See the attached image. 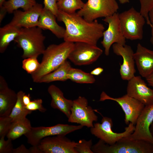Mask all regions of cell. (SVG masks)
I'll return each mask as SVG.
<instances>
[{"label": "cell", "mask_w": 153, "mask_h": 153, "mask_svg": "<svg viewBox=\"0 0 153 153\" xmlns=\"http://www.w3.org/2000/svg\"><path fill=\"white\" fill-rule=\"evenodd\" d=\"M56 18L65 25L64 41L84 42L97 45L98 40L103 37L105 27L97 20L89 22L77 12L68 14L60 10Z\"/></svg>", "instance_id": "6da1fadb"}, {"label": "cell", "mask_w": 153, "mask_h": 153, "mask_svg": "<svg viewBox=\"0 0 153 153\" xmlns=\"http://www.w3.org/2000/svg\"><path fill=\"white\" fill-rule=\"evenodd\" d=\"M74 46V42L64 41L48 46L42 54L38 69L31 75L33 81L38 83L42 77L58 68L68 59Z\"/></svg>", "instance_id": "7a4b0ae2"}, {"label": "cell", "mask_w": 153, "mask_h": 153, "mask_svg": "<svg viewBox=\"0 0 153 153\" xmlns=\"http://www.w3.org/2000/svg\"><path fill=\"white\" fill-rule=\"evenodd\" d=\"M42 29L38 26L21 28L20 34L14 41L23 49V58H37L43 54L46 49L44 43L45 37Z\"/></svg>", "instance_id": "3957f363"}, {"label": "cell", "mask_w": 153, "mask_h": 153, "mask_svg": "<svg viewBox=\"0 0 153 153\" xmlns=\"http://www.w3.org/2000/svg\"><path fill=\"white\" fill-rule=\"evenodd\" d=\"M95 153H153V144L142 140L124 137L112 145L99 141L92 146Z\"/></svg>", "instance_id": "277c9868"}, {"label": "cell", "mask_w": 153, "mask_h": 153, "mask_svg": "<svg viewBox=\"0 0 153 153\" xmlns=\"http://www.w3.org/2000/svg\"><path fill=\"white\" fill-rule=\"evenodd\" d=\"M123 35L126 39L141 40L143 37V27L146 20L140 12L132 7L119 14Z\"/></svg>", "instance_id": "5b68a950"}, {"label": "cell", "mask_w": 153, "mask_h": 153, "mask_svg": "<svg viewBox=\"0 0 153 153\" xmlns=\"http://www.w3.org/2000/svg\"><path fill=\"white\" fill-rule=\"evenodd\" d=\"M118 8L116 0H88L77 13L87 21L92 22L117 12Z\"/></svg>", "instance_id": "8992f818"}, {"label": "cell", "mask_w": 153, "mask_h": 153, "mask_svg": "<svg viewBox=\"0 0 153 153\" xmlns=\"http://www.w3.org/2000/svg\"><path fill=\"white\" fill-rule=\"evenodd\" d=\"M101 123H96L90 128L91 134L106 143L109 145L114 144L122 138L128 137L132 134L135 129V126L130 123L125 128V131L121 133L114 132L112 129L113 124L111 118L103 117Z\"/></svg>", "instance_id": "52a82bcc"}, {"label": "cell", "mask_w": 153, "mask_h": 153, "mask_svg": "<svg viewBox=\"0 0 153 153\" xmlns=\"http://www.w3.org/2000/svg\"><path fill=\"white\" fill-rule=\"evenodd\" d=\"M83 126L58 124L54 126L32 127L30 131L24 135L28 144L32 146L38 145L44 138L56 135H66L76 130L81 129Z\"/></svg>", "instance_id": "ba28073f"}, {"label": "cell", "mask_w": 153, "mask_h": 153, "mask_svg": "<svg viewBox=\"0 0 153 153\" xmlns=\"http://www.w3.org/2000/svg\"><path fill=\"white\" fill-rule=\"evenodd\" d=\"M97 120L94 110L88 105V100L85 97L79 96L73 100L71 115L68 118L69 122L91 128L94 126L93 122Z\"/></svg>", "instance_id": "9c48e42d"}, {"label": "cell", "mask_w": 153, "mask_h": 153, "mask_svg": "<svg viewBox=\"0 0 153 153\" xmlns=\"http://www.w3.org/2000/svg\"><path fill=\"white\" fill-rule=\"evenodd\" d=\"M103 52V50L97 45L77 42L74 43L68 59L76 65H88L96 61Z\"/></svg>", "instance_id": "30bf717a"}, {"label": "cell", "mask_w": 153, "mask_h": 153, "mask_svg": "<svg viewBox=\"0 0 153 153\" xmlns=\"http://www.w3.org/2000/svg\"><path fill=\"white\" fill-rule=\"evenodd\" d=\"M104 22L108 24L107 29L103 33V39L101 42L105 49V54L108 56L111 46L114 43L125 45L126 39L121 27L119 13L116 12L104 18Z\"/></svg>", "instance_id": "8fae6325"}, {"label": "cell", "mask_w": 153, "mask_h": 153, "mask_svg": "<svg viewBox=\"0 0 153 153\" xmlns=\"http://www.w3.org/2000/svg\"><path fill=\"white\" fill-rule=\"evenodd\" d=\"M110 100L116 102L125 113L124 122L126 124L131 123L135 125L137 119L145 106L142 103L126 94L118 98L113 97L105 92L101 93L100 101Z\"/></svg>", "instance_id": "7c38bea8"}, {"label": "cell", "mask_w": 153, "mask_h": 153, "mask_svg": "<svg viewBox=\"0 0 153 153\" xmlns=\"http://www.w3.org/2000/svg\"><path fill=\"white\" fill-rule=\"evenodd\" d=\"M76 144L65 135H56L44 138L37 146L43 153H77Z\"/></svg>", "instance_id": "4fadbf2b"}, {"label": "cell", "mask_w": 153, "mask_h": 153, "mask_svg": "<svg viewBox=\"0 0 153 153\" xmlns=\"http://www.w3.org/2000/svg\"><path fill=\"white\" fill-rule=\"evenodd\" d=\"M153 122V104L145 106L138 118L133 132L128 137L131 139L144 140L153 144L150 128Z\"/></svg>", "instance_id": "5bb4252c"}, {"label": "cell", "mask_w": 153, "mask_h": 153, "mask_svg": "<svg viewBox=\"0 0 153 153\" xmlns=\"http://www.w3.org/2000/svg\"><path fill=\"white\" fill-rule=\"evenodd\" d=\"M127 94L145 106L153 104V90L148 87L140 76H135L128 81Z\"/></svg>", "instance_id": "9a60e30c"}, {"label": "cell", "mask_w": 153, "mask_h": 153, "mask_svg": "<svg viewBox=\"0 0 153 153\" xmlns=\"http://www.w3.org/2000/svg\"><path fill=\"white\" fill-rule=\"evenodd\" d=\"M114 53L121 56L123 59L122 64H120V73L122 79L128 81L134 76L136 72L134 53L131 47L125 45L114 43L112 45Z\"/></svg>", "instance_id": "2e32d148"}, {"label": "cell", "mask_w": 153, "mask_h": 153, "mask_svg": "<svg viewBox=\"0 0 153 153\" xmlns=\"http://www.w3.org/2000/svg\"><path fill=\"white\" fill-rule=\"evenodd\" d=\"M43 8L41 4L37 3L27 10H16L13 12L14 15L12 20L7 24L19 28L37 26Z\"/></svg>", "instance_id": "e0dca14e"}, {"label": "cell", "mask_w": 153, "mask_h": 153, "mask_svg": "<svg viewBox=\"0 0 153 153\" xmlns=\"http://www.w3.org/2000/svg\"><path fill=\"white\" fill-rule=\"evenodd\" d=\"M134 57L139 74L146 78L153 72V51L138 43Z\"/></svg>", "instance_id": "ac0fdd59"}, {"label": "cell", "mask_w": 153, "mask_h": 153, "mask_svg": "<svg viewBox=\"0 0 153 153\" xmlns=\"http://www.w3.org/2000/svg\"><path fill=\"white\" fill-rule=\"evenodd\" d=\"M17 99V93L8 87L5 79L0 76V117L9 116Z\"/></svg>", "instance_id": "d6986e66"}, {"label": "cell", "mask_w": 153, "mask_h": 153, "mask_svg": "<svg viewBox=\"0 0 153 153\" xmlns=\"http://www.w3.org/2000/svg\"><path fill=\"white\" fill-rule=\"evenodd\" d=\"M48 91L52 98L51 107L59 110L69 118L71 115L73 100L65 98L61 90L54 85H50Z\"/></svg>", "instance_id": "ffe728a7"}, {"label": "cell", "mask_w": 153, "mask_h": 153, "mask_svg": "<svg viewBox=\"0 0 153 153\" xmlns=\"http://www.w3.org/2000/svg\"><path fill=\"white\" fill-rule=\"evenodd\" d=\"M56 18L52 12L43 7L37 26L42 29L49 30L58 38H63L65 29L57 24Z\"/></svg>", "instance_id": "44dd1931"}, {"label": "cell", "mask_w": 153, "mask_h": 153, "mask_svg": "<svg viewBox=\"0 0 153 153\" xmlns=\"http://www.w3.org/2000/svg\"><path fill=\"white\" fill-rule=\"evenodd\" d=\"M71 67L70 63L66 60L56 69L42 77L38 83H48L55 81H66L68 80L67 75Z\"/></svg>", "instance_id": "7402d4cb"}, {"label": "cell", "mask_w": 153, "mask_h": 153, "mask_svg": "<svg viewBox=\"0 0 153 153\" xmlns=\"http://www.w3.org/2000/svg\"><path fill=\"white\" fill-rule=\"evenodd\" d=\"M21 28L6 25L0 28V52L4 53L10 43L20 34Z\"/></svg>", "instance_id": "603a6c76"}, {"label": "cell", "mask_w": 153, "mask_h": 153, "mask_svg": "<svg viewBox=\"0 0 153 153\" xmlns=\"http://www.w3.org/2000/svg\"><path fill=\"white\" fill-rule=\"evenodd\" d=\"M32 127L30 121L26 118L13 122L6 136L8 139L15 140L29 131Z\"/></svg>", "instance_id": "cb8c5ba5"}, {"label": "cell", "mask_w": 153, "mask_h": 153, "mask_svg": "<svg viewBox=\"0 0 153 153\" xmlns=\"http://www.w3.org/2000/svg\"><path fill=\"white\" fill-rule=\"evenodd\" d=\"M25 94V93L22 90L17 93L16 103L9 116L12 122L26 118L27 116L32 112L27 109L24 104L23 97Z\"/></svg>", "instance_id": "d4e9b609"}, {"label": "cell", "mask_w": 153, "mask_h": 153, "mask_svg": "<svg viewBox=\"0 0 153 153\" xmlns=\"http://www.w3.org/2000/svg\"><path fill=\"white\" fill-rule=\"evenodd\" d=\"M67 76L68 79L80 84H93L95 81L93 75L81 69L73 67L70 69Z\"/></svg>", "instance_id": "484cf974"}, {"label": "cell", "mask_w": 153, "mask_h": 153, "mask_svg": "<svg viewBox=\"0 0 153 153\" xmlns=\"http://www.w3.org/2000/svg\"><path fill=\"white\" fill-rule=\"evenodd\" d=\"M36 3L35 0H8L5 1L2 6L8 13H12L20 8H22L24 11L27 10L32 7Z\"/></svg>", "instance_id": "4316f807"}, {"label": "cell", "mask_w": 153, "mask_h": 153, "mask_svg": "<svg viewBox=\"0 0 153 153\" xmlns=\"http://www.w3.org/2000/svg\"><path fill=\"white\" fill-rule=\"evenodd\" d=\"M82 0H60L57 4L59 10L68 14L76 12L82 8L85 5Z\"/></svg>", "instance_id": "83f0119b"}, {"label": "cell", "mask_w": 153, "mask_h": 153, "mask_svg": "<svg viewBox=\"0 0 153 153\" xmlns=\"http://www.w3.org/2000/svg\"><path fill=\"white\" fill-rule=\"evenodd\" d=\"M40 65L37 58H25L22 61V67L28 73L31 75L35 72Z\"/></svg>", "instance_id": "f1b7e54d"}, {"label": "cell", "mask_w": 153, "mask_h": 153, "mask_svg": "<svg viewBox=\"0 0 153 153\" xmlns=\"http://www.w3.org/2000/svg\"><path fill=\"white\" fill-rule=\"evenodd\" d=\"M92 144L91 139L88 141L81 139L76 142L75 149L77 153H94L92 150Z\"/></svg>", "instance_id": "f546056e"}, {"label": "cell", "mask_w": 153, "mask_h": 153, "mask_svg": "<svg viewBox=\"0 0 153 153\" xmlns=\"http://www.w3.org/2000/svg\"><path fill=\"white\" fill-rule=\"evenodd\" d=\"M12 122L9 117H0V138L5 137L9 132Z\"/></svg>", "instance_id": "4dcf8cb0"}, {"label": "cell", "mask_w": 153, "mask_h": 153, "mask_svg": "<svg viewBox=\"0 0 153 153\" xmlns=\"http://www.w3.org/2000/svg\"><path fill=\"white\" fill-rule=\"evenodd\" d=\"M5 137L0 138V153H12L14 148L11 139L5 140Z\"/></svg>", "instance_id": "1f68e13d"}, {"label": "cell", "mask_w": 153, "mask_h": 153, "mask_svg": "<svg viewBox=\"0 0 153 153\" xmlns=\"http://www.w3.org/2000/svg\"><path fill=\"white\" fill-rule=\"evenodd\" d=\"M42 101L41 99H37L31 101L25 107L28 110L33 111L38 110L42 112H45L46 109L42 105Z\"/></svg>", "instance_id": "d6a6232c"}, {"label": "cell", "mask_w": 153, "mask_h": 153, "mask_svg": "<svg viewBox=\"0 0 153 153\" xmlns=\"http://www.w3.org/2000/svg\"><path fill=\"white\" fill-rule=\"evenodd\" d=\"M56 0H44V8L49 10L57 17L59 12Z\"/></svg>", "instance_id": "836d02e7"}, {"label": "cell", "mask_w": 153, "mask_h": 153, "mask_svg": "<svg viewBox=\"0 0 153 153\" xmlns=\"http://www.w3.org/2000/svg\"><path fill=\"white\" fill-rule=\"evenodd\" d=\"M141 6L145 10L149 11L153 7V0H139Z\"/></svg>", "instance_id": "e575fe53"}, {"label": "cell", "mask_w": 153, "mask_h": 153, "mask_svg": "<svg viewBox=\"0 0 153 153\" xmlns=\"http://www.w3.org/2000/svg\"><path fill=\"white\" fill-rule=\"evenodd\" d=\"M12 153H29V149L22 144L17 148H14Z\"/></svg>", "instance_id": "d590c367"}, {"label": "cell", "mask_w": 153, "mask_h": 153, "mask_svg": "<svg viewBox=\"0 0 153 153\" xmlns=\"http://www.w3.org/2000/svg\"><path fill=\"white\" fill-rule=\"evenodd\" d=\"M148 16L151 24V34L152 36H153V7L148 12Z\"/></svg>", "instance_id": "8d00e7d4"}, {"label": "cell", "mask_w": 153, "mask_h": 153, "mask_svg": "<svg viewBox=\"0 0 153 153\" xmlns=\"http://www.w3.org/2000/svg\"><path fill=\"white\" fill-rule=\"evenodd\" d=\"M103 70V68L99 67L93 70L90 73L93 75L98 76L101 74Z\"/></svg>", "instance_id": "74e56055"}, {"label": "cell", "mask_w": 153, "mask_h": 153, "mask_svg": "<svg viewBox=\"0 0 153 153\" xmlns=\"http://www.w3.org/2000/svg\"><path fill=\"white\" fill-rule=\"evenodd\" d=\"M29 149V153H43L37 145L32 146Z\"/></svg>", "instance_id": "f35d334b"}, {"label": "cell", "mask_w": 153, "mask_h": 153, "mask_svg": "<svg viewBox=\"0 0 153 153\" xmlns=\"http://www.w3.org/2000/svg\"><path fill=\"white\" fill-rule=\"evenodd\" d=\"M31 97L29 94L24 95L23 97V101L24 105L26 106L31 102Z\"/></svg>", "instance_id": "ab89813d"}, {"label": "cell", "mask_w": 153, "mask_h": 153, "mask_svg": "<svg viewBox=\"0 0 153 153\" xmlns=\"http://www.w3.org/2000/svg\"><path fill=\"white\" fill-rule=\"evenodd\" d=\"M0 23H1L7 12L3 7H0Z\"/></svg>", "instance_id": "60d3db41"}, {"label": "cell", "mask_w": 153, "mask_h": 153, "mask_svg": "<svg viewBox=\"0 0 153 153\" xmlns=\"http://www.w3.org/2000/svg\"><path fill=\"white\" fill-rule=\"evenodd\" d=\"M146 78L148 85L153 87V72Z\"/></svg>", "instance_id": "b9f144b4"}, {"label": "cell", "mask_w": 153, "mask_h": 153, "mask_svg": "<svg viewBox=\"0 0 153 153\" xmlns=\"http://www.w3.org/2000/svg\"><path fill=\"white\" fill-rule=\"evenodd\" d=\"M150 131L152 136L153 137V122L150 126Z\"/></svg>", "instance_id": "7bdbcfd3"}, {"label": "cell", "mask_w": 153, "mask_h": 153, "mask_svg": "<svg viewBox=\"0 0 153 153\" xmlns=\"http://www.w3.org/2000/svg\"><path fill=\"white\" fill-rule=\"evenodd\" d=\"M119 2L122 4H125L129 2V0H118Z\"/></svg>", "instance_id": "ee69618b"}, {"label": "cell", "mask_w": 153, "mask_h": 153, "mask_svg": "<svg viewBox=\"0 0 153 153\" xmlns=\"http://www.w3.org/2000/svg\"><path fill=\"white\" fill-rule=\"evenodd\" d=\"M6 0H0V7H1Z\"/></svg>", "instance_id": "f6af8a7d"}, {"label": "cell", "mask_w": 153, "mask_h": 153, "mask_svg": "<svg viewBox=\"0 0 153 153\" xmlns=\"http://www.w3.org/2000/svg\"><path fill=\"white\" fill-rule=\"evenodd\" d=\"M150 41L151 43L153 45V36H152L151 37Z\"/></svg>", "instance_id": "bcb514c9"}, {"label": "cell", "mask_w": 153, "mask_h": 153, "mask_svg": "<svg viewBox=\"0 0 153 153\" xmlns=\"http://www.w3.org/2000/svg\"><path fill=\"white\" fill-rule=\"evenodd\" d=\"M60 0H56V1H60Z\"/></svg>", "instance_id": "7dc6e473"}]
</instances>
